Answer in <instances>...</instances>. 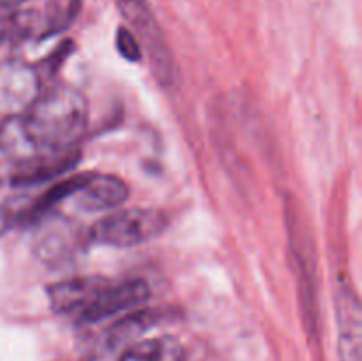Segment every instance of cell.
<instances>
[{
  "label": "cell",
  "instance_id": "7",
  "mask_svg": "<svg viewBox=\"0 0 362 361\" xmlns=\"http://www.w3.org/2000/svg\"><path fill=\"white\" fill-rule=\"evenodd\" d=\"M80 159V149L73 147L64 151H42L23 161L11 163L7 168L9 188H30L57 180L73 170Z\"/></svg>",
  "mask_w": 362,
  "mask_h": 361
},
{
  "label": "cell",
  "instance_id": "1",
  "mask_svg": "<svg viewBox=\"0 0 362 361\" xmlns=\"http://www.w3.org/2000/svg\"><path fill=\"white\" fill-rule=\"evenodd\" d=\"M25 131L39 152L78 147L90 120L87 96L80 88L57 84L41 91L21 113Z\"/></svg>",
  "mask_w": 362,
  "mask_h": 361
},
{
  "label": "cell",
  "instance_id": "8",
  "mask_svg": "<svg viewBox=\"0 0 362 361\" xmlns=\"http://www.w3.org/2000/svg\"><path fill=\"white\" fill-rule=\"evenodd\" d=\"M127 197H129V186L122 177L113 173L85 172L80 173L69 202L80 211L95 212L120 207Z\"/></svg>",
  "mask_w": 362,
  "mask_h": 361
},
{
  "label": "cell",
  "instance_id": "15",
  "mask_svg": "<svg viewBox=\"0 0 362 361\" xmlns=\"http://www.w3.org/2000/svg\"><path fill=\"white\" fill-rule=\"evenodd\" d=\"M115 42L120 55L126 60H129V62H140V60L144 59V53H141V48L140 45H138L136 38H134L133 32L127 27H119Z\"/></svg>",
  "mask_w": 362,
  "mask_h": 361
},
{
  "label": "cell",
  "instance_id": "4",
  "mask_svg": "<svg viewBox=\"0 0 362 361\" xmlns=\"http://www.w3.org/2000/svg\"><path fill=\"white\" fill-rule=\"evenodd\" d=\"M34 227V253L48 265L69 262L83 244H88L87 230L81 234L71 219L53 212L39 219Z\"/></svg>",
  "mask_w": 362,
  "mask_h": 361
},
{
  "label": "cell",
  "instance_id": "5",
  "mask_svg": "<svg viewBox=\"0 0 362 361\" xmlns=\"http://www.w3.org/2000/svg\"><path fill=\"white\" fill-rule=\"evenodd\" d=\"M151 297V287L145 280L131 278L124 282L110 280L101 292L92 299L85 310L74 317L78 324H98L124 311L134 310L145 304Z\"/></svg>",
  "mask_w": 362,
  "mask_h": 361
},
{
  "label": "cell",
  "instance_id": "17",
  "mask_svg": "<svg viewBox=\"0 0 362 361\" xmlns=\"http://www.w3.org/2000/svg\"><path fill=\"white\" fill-rule=\"evenodd\" d=\"M6 186H9V180H7V170L0 168V191Z\"/></svg>",
  "mask_w": 362,
  "mask_h": 361
},
{
  "label": "cell",
  "instance_id": "2",
  "mask_svg": "<svg viewBox=\"0 0 362 361\" xmlns=\"http://www.w3.org/2000/svg\"><path fill=\"white\" fill-rule=\"evenodd\" d=\"M168 219L158 209H119L98 219L87 230L88 244L110 248H134L161 236Z\"/></svg>",
  "mask_w": 362,
  "mask_h": 361
},
{
  "label": "cell",
  "instance_id": "11",
  "mask_svg": "<svg viewBox=\"0 0 362 361\" xmlns=\"http://www.w3.org/2000/svg\"><path fill=\"white\" fill-rule=\"evenodd\" d=\"M80 0H42L39 9H28L34 39H46L71 27L80 13Z\"/></svg>",
  "mask_w": 362,
  "mask_h": 361
},
{
  "label": "cell",
  "instance_id": "9",
  "mask_svg": "<svg viewBox=\"0 0 362 361\" xmlns=\"http://www.w3.org/2000/svg\"><path fill=\"white\" fill-rule=\"evenodd\" d=\"M108 282L110 278H106V276L90 275L52 283L46 289L49 308L55 314L71 315L74 319L81 310H85L92 303V299L101 292V289Z\"/></svg>",
  "mask_w": 362,
  "mask_h": 361
},
{
  "label": "cell",
  "instance_id": "14",
  "mask_svg": "<svg viewBox=\"0 0 362 361\" xmlns=\"http://www.w3.org/2000/svg\"><path fill=\"white\" fill-rule=\"evenodd\" d=\"M30 195H14L0 202V237L20 227H27Z\"/></svg>",
  "mask_w": 362,
  "mask_h": 361
},
{
  "label": "cell",
  "instance_id": "12",
  "mask_svg": "<svg viewBox=\"0 0 362 361\" xmlns=\"http://www.w3.org/2000/svg\"><path fill=\"white\" fill-rule=\"evenodd\" d=\"M0 152L11 163L23 161V159L39 154V151L34 147L27 131H25L21 113L0 119Z\"/></svg>",
  "mask_w": 362,
  "mask_h": 361
},
{
  "label": "cell",
  "instance_id": "13",
  "mask_svg": "<svg viewBox=\"0 0 362 361\" xmlns=\"http://www.w3.org/2000/svg\"><path fill=\"white\" fill-rule=\"evenodd\" d=\"M119 361H184V349L172 336H158L133 343Z\"/></svg>",
  "mask_w": 362,
  "mask_h": 361
},
{
  "label": "cell",
  "instance_id": "3",
  "mask_svg": "<svg viewBox=\"0 0 362 361\" xmlns=\"http://www.w3.org/2000/svg\"><path fill=\"white\" fill-rule=\"evenodd\" d=\"M117 4L124 20L129 23V30L136 38L141 53L148 57L156 80L166 88L175 87L179 81V69L154 14L148 11L144 0H117Z\"/></svg>",
  "mask_w": 362,
  "mask_h": 361
},
{
  "label": "cell",
  "instance_id": "10",
  "mask_svg": "<svg viewBox=\"0 0 362 361\" xmlns=\"http://www.w3.org/2000/svg\"><path fill=\"white\" fill-rule=\"evenodd\" d=\"M336 311L339 328V360L361 361L362 357V319L361 303L356 290L341 285L336 294Z\"/></svg>",
  "mask_w": 362,
  "mask_h": 361
},
{
  "label": "cell",
  "instance_id": "16",
  "mask_svg": "<svg viewBox=\"0 0 362 361\" xmlns=\"http://www.w3.org/2000/svg\"><path fill=\"white\" fill-rule=\"evenodd\" d=\"M27 2H30V0H0V16L11 13V11H16L18 7Z\"/></svg>",
  "mask_w": 362,
  "mask_h": 361
},
{
  "label": "cell",
  "instance_id": "6",
  "mask_svg": "<svg viewBox=\"0 0 362 361\" xmlns=\"http://www.w3.org/2000/svg\"><path fill=\"white\" fill-rule=\"evenodd\" d=\"M41 91L37 67L23 60H0V119L23 113Z\"/></svg>",
  "mask_w": 362,
  "mask_h": 361
}]
</instances>
